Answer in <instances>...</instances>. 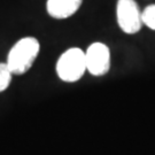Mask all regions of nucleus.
Masks as SVG:
<instances>
[{
	"label": "nucleus",
	"mask_w": 155,
	"mask_h": 155,
	"mask_svg": "<svg viewBox=\"0 0 155 155\" xmlns=\"http://www.w3.org/2000/svg\"><path fill=\"white\" fill-rule=\"evenodd\" d=\"M40 52V44L35 37L20 39L11 48L7 58V66L13 75H23L31 69Z\"/></svg>",
	"instance_id": "obj_1"
},
{
	"label": "nucleus",
	"mask_w": 155,
	"mask_h": 155,
	"mask_svg": "<svg viewBox=\"0 0 155 155\" xmlns=\"http://www.w3.org/2000/svg\"><path fill=\"white\" fill-rule=\"evenodd\" d=\"M58 77L66 83L78 82L87 71L85 51L79 47L66 50L59 56L55 67Z\"/></svg>",
	"instance_id": "obj_2"
},
{
	"label": "nucleus",
	"mask_w": 155,
	"mask_h": 155,
	"mask_svg": "<svg viewBox=\"0 0 155 155\" xmlns=\"http://www.w3.org/2000/svg\"><path fill=\"white\" fill-rule=\"evenodd\" d=\"M116 20L120 29L127 35L138 33L144 25L141 11L136 0H117Z\"/></svg>",
	"instance_id": "obj_3"
},
{
	"label": "nucleus",
	"mask_w": 155,
	"mask_h": 155,
	"mask_svg": "<svg viewBox=\"0 0 155 155\" xmlns=\"http://www.w3.org/2000/svg\"><path fill=\"white\" fill-rule=\"evenodd\" d=\"M85 59L87 71L92 76L101 77L107 75L110 70V50L104 43H92L85 51Z\"/></svg>",
	"instance_id": "obj_4"
},
{
	"label": "nucleus",
	"mask_w": 155,
	"mask_h": 155,
	"mask_svg": "<svg viewBox=\"0 0 155 155\" xmlns=\"http://www.w3.org/2000/svg\"><path fill=\"white\" fill-rule=\"evenodd\" d=\"M83 4V0H47L46 9L51 17L66 20L71 17Z\"/></svg>",
	"instance_id": "obj_5"
},
{
	"label": "nucleus",
	"mask_w": 155,
	"mask_h": 155,
	"mask_svg": "<svg viewBox=\"0 0 155 155\" xmlns=\"http://www.w3.org/2000/svg\"><path fill=\"white\" fill-rule=\"evenodd\" d=\"M13 74L9 70L7 63H0V92H4L8 89L12 82Z\"/></svg>",
	"instance_id": "obj_6"
},
{
	"label": "nucleus",
	"mask_w": 155,
	"mask_h": 155,
	"mask_svg": "<svg viewBox=\"0 0 155 155\" xmlns=\"http://www.w3.org/2000/svg\"><path fill=\"white\" fill-rule=\"evenodd\" d=\"M141 17H143V23L147 28L155 30V4L150 5L141 12Z\"/></svg>",
	"instance_id": "obj_7"
}]
</instances>
